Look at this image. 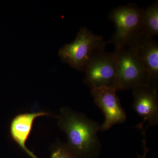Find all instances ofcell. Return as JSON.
I'll return each instance as SVG.
<instances>
[{
	"instance_id": "6da1fadb",
	"label": "cell",
	"mask_w": 158,
	"mask_h": 158,
	"mask_svg": "<svg viewBox=\"0 0 158 158\" xmlns=\"http://www.w3.org/2000/svg\"><path fill=\"white\" fill-rule=\"evenodd\" d=\"M59 125L66 134L67 146L77 158H96L101 144L98 136L100 125L70 108L61 109Z\"/></svg>"
},
{
	"instance_id": "7a4b0ae2",
	"label": "cell",
	"mask_w": 158,
	"mask_h": 158,
	"mask_svg": "<svg viewBox=\"0 0 158 158\" xmlns=\"http://www.w3.org/2000/svg\"><path fill=\"white\" fill-rule=\"evenodd\" d=\"M143 12L144 9L135 4L119 6L112 10L109 19L115 25L116 31L109 44H113L117 49L133 46L145 35Z\"/></svg>"
},
{
	"instance_id": "3957f363",
	"label": "cell",
	"mask_w": 158,
	"mask_h": 158,
	"mask_svg": "<svg viewBox=\"0 0 158 158\" xmlns=\"http://www.w3.org/2000/svg\"><path fill=\"white\" fill-rule=\"evenodd\" d=\"M108 44L103 37L84 27L80 29L73 42L60 48L58 55L71 67L85 72L90 59L96 53L105 50Z\"/></svg>"
},
{
	"instance_id": "277c9868",
	"label": "cell",
	"mask_w": 158,
	"mask_h": 158,
	"mask_svg": "<svg viewBox=\"0 0 158 158\" xmlns=\"http://www.w3.org/2000/svg\"><path fill=\"white\" fill-rule=\"evenodd\" d=\"M142 85H150L144 65L132 47L119 49L117 62L116 89H133Z\"/></svg>"
},
{
	"instance_id": "5b68a950",
	"label": "cell",
	"mask_w": 158,
	"mask_h": 158,
	"mask_svg": "<svg viewBox=\"0 0 158 158\" xmlns=\"http://www.w3.org/2000/svg\"><path fill=\"white\" fill-rule=\"evenodd\" d=\"M119 49L96 53L88 62L84 82L92 89L101 87L116 89L117 62Z\"/></svg>"
},
{
	"instance_id": "8992f818",
	"label": "cell",
	"mask_w": 158,
	"mask_h": 158,
	"mask_svg": "<svg viewBox=\"0 0 158 158\" xmlns=\"http://www.w3.org/2000/svg\"><path fill=\"white\" fill-rule=\"evenodd\" d=\"M91 90L94 103L105 116L104 122L100 125V131H108L113 126L126 121V113L116 94V89L101 87L93 88Z\"/></svg>"
},
{
	"instance_id": "52a82bcc",
	"label": "cell",
	"mask_w": 158,
	"mask_h": 158,
	"mask_svg": "<svg viewBox=\"0 0 158 158\" xmlns=\"http://www.w3.org/2000/svg\"><path fill=\"white\" fill-rule=\"evenodd\" d=\"M132 90L134 95L133 109L143 118V122L137 127L143 129L146 122L148 123L147 128L150 126L157 125L158 103L156 87L142 85L134 88Z\"/></svg>"
},
{
	"instance_id": "ba28073f",
	"label": "cell",
	"mask_w": 158,
	"mask_h": 158,
	"mask_svg": "<svg viewBox=\"0 0 158 158\" xmlns=\"http://www.w3.org/2000/svg\"><path fill=\"white\" fill-rule=\"evenodd\" d=\"M49 116V113L45 112L21 113L15 116L10 123L9 132L11 138L31 158H39L26 145L33 128L34 120L40 116Z\"/></svg>"
},
{
	"instance_id": "9c48e42d",
	"label": "cell",
	"mask_w": 158,
	"mask_h": 158,
	"mask_svg": "<svg viewBox=\"0 0 158 158\" xmlns=\"http://www.w3.org/2000/svg\"><path fill=\"white\" fill-rule=\"evenodd\" d=\"M143 63L150 82L156 85L158 78V44L152 37L144 35L132 47Z\"/></svg>"
},
{
	"instance_id": "30bf717a",
	"label": "cell",
	"mask_w": 158,
	"mask_h": 158,
	"mask_svg": "<svg viewBox=\"0 0 158 158\" xmlns=\"http://www.w3.org/2000/svg\"><path fill=\"white\" fill-rule=\"evenodd\" d=\"M143 23L144 34L153 37L158 34V2L144 9Z\"/></svg>"
},
{
	"instance_id": "8fae6325",
	"label": "cell",
	"mask_w": 158,
	"mask_h": 158,
	"mask_svg": "<svg viewBox=\"0 0 158 158\" xmlns=\"http://www.w3.org/2000/svg\"><path fill=\"white\" fill-rule=\"evenodd\" d=\"M50 158H77L69 148L66 144L57 143L52 149Z\"/></svg>"
},
{
	"instance_id": "7c38bea8",
	"label": "cell",
	"mask_w": 158,
	"mask_h": 158,
	"mask_svg": "<svg viewBox=\"0 0 158 158\" xmlns=\"http://www.w3.org/2000/svg\"><path fill=\"white\" fill-rule=\"evenodd\" d=\"M143 135L144 136V138L143 139V148H144V154H143V155L141 156L140 155H138V158H146V155H147V154L148 152L150 150L149 148H148L147 147V145H146V140H145V131H143Z\"/></svg>"
}]
</instances>
